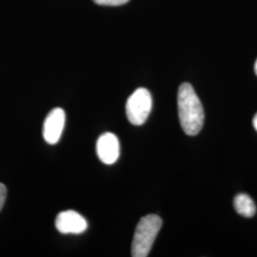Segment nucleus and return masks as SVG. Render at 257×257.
Wrapping results in <instances>:
<instances>
[{"mask_svg":"<svg viewBox=\"0 0 257 257\" xmlns=\"http://www.w3.org/2000/svg\"><path fill=\"white\" fill-rule=\"evenodd\" d=\"M177 106L180 125L188 136H196L204 124V109L193 86L189 83L180 85L177 94Z\"/></svg>","mask_w":257,"mask_h":257,"instance_id":"f257e3e1","label":"nucleus"},{"mask_svg":"<svg viewBox=\"0 0 257 257\" xmlns=\"http://www.w3.org/2000/svg\"><path fill=\"white\" fill-rule=\"evenodd\" d=\"M162 227V219L156 214H148L138 222L132 243V256L149 255Z\"/></svg>","mask_w":257,"mask_h":257,"instance_id":"f03ea898","label":"nucleus"},{"mask_svg":"<svg viewBox=\"0 0 257 257\" xmlns=\"http://www.w3.org/2000/svg\"><path fill=\"white\" fill-rule=\"evenodd\" d=\"M153 107L151 92L145 88H139L133 92L126 103V114L128 121L137 126L143 125L148 119Z\"/></svg>","mask_w":257,"mask_h":257,"instance_id":"7ed1b4c3","label":"nucleus"},{"mask_svg":"<svg viewBox=\"0 0 257 257\" xmlns=\"http://www.w3.org/2000/svg\"><path fill=\"white\" fill-rule=\"evenodd\" d=\"M66 121V114L61 108L51 110L44 121L43 137L48 144L55 145L62 135Z\"/></svg>","mask_w":257,"mask_h":257,"instance_id":"20e7f679","label":"nucleus"},{"mask_svg":"<svg viewBox=\"0 0 257 257\" xmlns=\"http://www.w3.org/2000/svg\"><path fill=\"white\" fill-rule=\"evenodd\" d=\"M55 228L63 234H80L87 230L88 222L76 211H62L55 218Z\"/></svg>","mask_w":257,"mask_h":257,"instance_id":"39448f33","label":"nucleus"},{"mask_svg":"<svg viewBox=\"0 0 257 257\" xmlns=\"http://www.w3.org/2000/svg\"><path fill=\"white\" fill-rule=\"evenodd\" d=\"M96 153L104 164L111 165L116 162L120 154L119 140L111 133H105L96 142Z\"/></svg>","mask_w":257,"mask_h":257,"instance_id":"423d86ee","label":"nucleus"},{"mask_svg":"<svg viewBox=\"0 0 257 257\" xmlns=\"http://www.w3.org/2000/svg\"><path fill=\"white\" fill-rule=\"evenodd\" d=\"M234 208L240 215L251 217L256 212V206L248 194L240 193L234 198Z\"/></svg>","mask_w":257,"mask_h":257,"instance_id":"0eeeda50","label":"nucleus"},{"mask_svg":"<svg viewBox=\"0 0 257 257\" xmlns=\"http://www.w3.org/2000/svg\"><path fill=\"white\" fill-rule=\"evenodd\" d=\"M95 4L102 6H121L128 3V0H92Z\"/></svg>","mask_w":257,"mask_h":257,"instance_id":"6e6552de","label":"nucleus"},{"mask_svg":"<svg viewBox=\"0 0 257 257\" xmlns=\"http://www.w3.org/2000/svg\"><path fill=\"white\" fill-rule=\"evenodd\" d=\"M7 196V188L4 184L0 183V211L5 203Z\"/></svg>","mask_w":257,"mask_h":257,"instance_id":"1a4fd4ad","label":"nucleus"},{"mask_svg":"<svg viewBox=\"0 0 257 257\" xmlns=\"http://www.w3.org/2000/svg\"><path fill=\"white\" fill-rule=\"evenodd\" d=\"M252 125H253V127L257 131V113L254 115V117H253V119H252Z\"/></svg>","mask_w":257,"mask_h":257,"instance_id":"9d476101","label":"nucleus"},{"mask_svg":"<svg viewBox=\"0 0 257 257\" xmlns=\"http://www.w3.org/2000/svg\"><path fill=\"white\" fill-rule=\"evenodd\" d=\"M254 71H255V74L257 75V60L256 62H255V65H254Z\"/></svg>","mask_w":257,"mask_h":257,"instance_id":"9b49d317","label":"nucleus"}]
</instances>
